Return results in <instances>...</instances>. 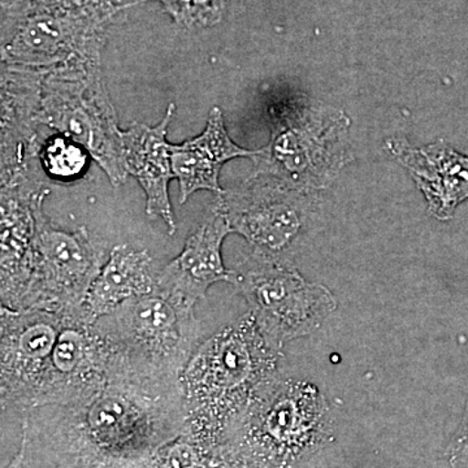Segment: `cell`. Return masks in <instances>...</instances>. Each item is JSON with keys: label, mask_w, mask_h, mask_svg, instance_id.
Listing matches in <instances>:
<instances>
[{"label": "cell", "mask_w": 468, "mask_h": 468, "mask_svg": "<svg viewBox=\"0 0 468 468\" xmlns=\"http://www.w3.org/2000/svg\"><path fill=\"white\" fill-rule=\"evenodd\" d=\"M185 428L180 383L111 377L84 401L24 412L20 449L7 468H144Z\"/></svg>", "instance_id": "6da1fadb"}, {"label": "cell", "mask_w": 468, "mask_h": 468, "mask_svg": "<svg viewBox=\"0 0 468 468\" xmlns=\"http://www.w3.org/2000/svg\"><path fill=\"white\" fill-rule=\"evenodd\" d=\"M280 356L250 313L202 341L180 378L185 439L218 454L252 397L276 377Z\"/></svg>", "instance_id": "7a4b0ae2"}, {"label": "cell", "mask_w": 468, "mask_h": 468, "mask_svg": "<svg viewBox=\"0 0 468 468\" xmlns=\"http://www.w3.org/2000/svg\"><path fill=\"white\" fill-rule=\"evenodd\" d=\"M94 326L109 356V377L180 383L202 343L194 304L158 286L101 316Z\"/></svg>", "instance_id": "3957f363"}, {"label": "cell", "mask_w": 468, "mask_h": 468, "mask_svg": "<svg viewBox=\"0 0 468 468\" xmlns=\"http://www.w3.org/2000/svg\"><path fill=\"white\" fill-rule=\"evenodd\" d=\"M329 414L318 388L277 374L228 431L220 454L241 468H292L328 439Z\"/></svg>", "instance_id": "277c9868"}, {"label": "cell", "mask_w": 468, "mask_h": 468, "mask_svg": "<svg viewBox=\"0 0 468 468\" xmlns=\"http://www.w3.org/2000/svg\"><path fill=\"white\" fill-rule=\"evenodd\" d=\"M116 3H2V64L51 70L101 60Z\"/></svg>", "instance_id": "5b68a950"}, {"label": "cell", "mask_w": 468, "mask_h": 468, "mask_svg": "<svg viewBox=\"0 0 468 468\" xmlns=\"http://www.w3.org/2000/svg\"><path fill=\"white\" fill-rule=\"evenodd\" d=\"M37 122L81 144L113 186L128 169L122 129L101 76V60L64 64L43 76Z\"/></svg>", "instance_id": "8992f818"}, {"label": "cell", "mask_w": 468, "mask_h": 468, "mask_svg": "<svg viewBox=\"0 0 468 468\" xmlns=\"http://www.w3.org/2000/svg\"><path fill=\"white\" fill-rule=\"evenodd\" d=\"M229 282L248 301L267 343L280 351L316 331L337 307L325 286L306 282L295 268L257 249L230 270Z\"/></svg>", "instance_id": "52a82bcc"}, {"label": "cell", "mask_w": 468, "mask_h": 468, "mask_svg": "<svg viewBox=\"0 0 468 468\" xmlns=\"http://www.w3.org/2000/svg\"><path fill=\"white\" fill-rule=\"evenodd\" d=\"M43 202L45 198L39 199L34 211L32 276L21 310H81L92 282L106 263L103 251L85 227L75 232L55 227L43 211Z\"/></svg>", "instance_id": "ba28073f"}, {"label": "cell", "mask_w": 468, "mask_h": 468, "mask_svg": "<svg viewBox=\"0 0 468 468\" xmlns=\"http://www.w3.org/2000/svg\"><path fill=\"white\" fill-rule=\"evenodd\" d=\"M66 313L0 307L3 411L14 409L26 412L36 408Z\"/></svg>", "instance_id": "9c48e42d"}, {"label": "cell", "mask_w": 468, "mask_h": 468, "mask_svg": "<svg viewBox=\"0 0 468 468\" xmlns=\"http://www.w3.org/2000/svg\"><path fill=\"white\" fill-rule=\"evenodd\" d=\"M48 187L32 165L2 169V306L21 310L33 267L36 205Z\"/></svg>", "instance_id": "30bf717a"}, {"label": "cell", "mask_w": 468, "mask_h": 468, "mask_svg": "<svg viewBox=\"0 0 468 468\" xmlns=\"http://www.w3.org/2000/svg\"><path fill=\"white\" fill-rule=\"evenodd\" d=\"M297 192L266 176H251L246 186L218 197L233 233L277 257L301 229L303 209Z\"/></svg>", "instance_id": "8fae6325"}, {"label": "cell", "mask_w": 468, "mask_h": 468, "mask_svg": "<svg viewBox=\"0 0 468 468\" xmlns=\"http://www.w3.org/2000/svg\"><path fill=\"white\" fill-rule=\"evenodd\" d=\"M233 233L220 198L215 199L205 220L189 237L183 251L158 272V288L175 292L196 306L218 282H230L221 257L228 234Z\"/></svg>", "instance_id": "7c38bea8"}, {"label": "cell", "mask_w": 468, "mask_h": 468, "mask_svg": "<svg viewBox=\"0 0 468 468\" xmlns=\"http://www.w3.org/2000/svg\"><path fill=\"white\" fill-rule=\"evenodd\" d=\"M175 103L156 126L132 122L122 132V149L128 174L137 178L146 194V214L151 218H162L168 233H176V220L168 186L174 177L172 144L167 143L168 126L175 115Z\"/></svg>", "instance_id": "4fadbf2b"}, {"label": "cell", "mask_w": 468, "mask_h": 468, "mask_svg": "<svg viewBox=\"0 0 468 468\" xmlns=\"http://www.w3.org/2000/svg\"><path fill=\"white\" fill-rule=\"evenodd\" d=\"M171 150L172 169L180 186L181 205L199 190L220 196L224 192L218 185L221 165L230 159L254 160L258 155V151L242 149L230 140L218 107L209 111L207 125L198 137L172 144Z\"/></svg>", "instance_id": "5bb4252c"}, {"label": "cell", "mask_w": 468, "mask_h": 468, "mask_svg": "<svg viewBox=\"0 0 468 468\" xmlns=\"http://www.w3.org/2000/svg\"><path fill=\"white\" fill-rule=\"evenodd\" d=\"M396 155L411 172L423 192L431 214L439 220H449L454 209L468 198V158L443 143L424 149H410L396 144Z\"/></svg>", "instance_id": "9a60e30c"}, {"label": "cell", "mask_w": 468, "mask_h": 468, "mask_svg": "<svg viewBox=\"0 0 468 468\" xmlns=\"http://www.w3.org/2000/svg\"><path fill=\"white\" fill-rule=\"evenodd\" d=\"M158 286V272L146 250L117 245L95 277L82 304V313L90 323L112 313L125 302L149 294Z\"/></svg>", "instance_id": "2e32d148"}, {"label": "cell", "mask_w": 468, "mask_h": 468, "mask_svg": "<svg viewBox=\"0 0 468 468\" xmlns=\"http://www.w3.org/2000/svg\"><path fill=\"white\" fill-rule=\"evenodd\" d=\"M90 158V154L81 144L57 133L39 144L37 159L48 178L67 183L85 176Z\"/></svg>", "instance_id": "e0dca14e"}, {"label": "cell", "mask_w": 468, "mask_h": 468, "mask_svg": "<svg viewBox=\"0 0 468 468\" xmlns=\"http://www.w3.org/2000/svg\"><path fill=\"white\" fill-rule=\"evenodd\" d=\"M158 2L185 29L218 26L226 16L229 0H138L137 3Z\"/></svg>", "instance_id": "ac0fdd59"}, {"label": "cell", "mask_w": 468, "mask_h": 468, "mask_svg": "<svg viewBox=\"0 0 468 468\" xmlns=\"http://www.w3.org/2000/svg\"><path fill=\"white\" fill-rule=\"evenodd\" d=\"M468 452V401L466 406V411H464L463 420H462L460 428H458L457 433L452 437L451 445L448 448V458L451 463L454 464L455 462L461 460L463 455Z\"/></svg>", "instance_id": "d6986e66"}, {"label": "cell", "mask_w": 468, "mask_h": 468, "mask_svg": "<svg viewBox=\"0 0 468 468\" xmlns=\"http://www.w3.org/2000/svg\"><path fill=\"white\" fill-rule=\"evenodd\" d=\"M24 2V0H2V3ZM27 2L61 3V5H92V3H116L122 0H27Z\"/></svg>", "instance_id": "ffe728a7"}]
</instances>
